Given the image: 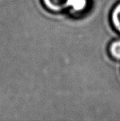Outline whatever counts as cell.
<instances>
[{"label": "cell", "instance_id": "1", "mask_svg": "<svg viewBox=\"0 0 120 121\" xmlns=\"http://www.w3.org/2000/svg\"><path fill=\"white\" fill-rule=\"evenodd\" d=\"M41 2L48 11L59 13L70 8L71 0H41Z\"/></svg>", "mask_w": 120, "mask_h": 121}, {"label": "cell", "instance_id": "2", "mask_svg": "<svg viewBox=\"0 0 120 121\" xmlns=\"http://www.w3.org/2000/svg\"><path fill=\"white\" fill-rule=\"evenodd\" d=\"M109 20L112 28L120 35V1L116 3L112 9Z\"/></svg>", "mask_w": 120, "mask_h": 121}, {"label": "cell", "instance_id": "3", "mask_svg": "<svg viewBox=\"0 0 120 121\" xmlns=\"http://www.w3.org/2000/svg\"><path fill=\"white\" fill-rule=\"evenodd\" d=\"M107 52L112 60L120 62V39L110 41L107 48Z\"/></svg>", "mask_w": 120, "mask_h": 121}, {"label": "cell", "instance_id": "4", "mask_svg": "<svg viewBox=\"0 0 120 121\" xmlns=\"http://www.w3.org/2000/svg\"><path fill=\"white\" fill-rule=\"evenodd\" d=\"M89 7V0H71L70 9L73 13L81 14Z\"/></svg>", "mask_w": 120, "mask_h": 121}]
</instances>
